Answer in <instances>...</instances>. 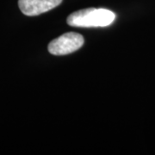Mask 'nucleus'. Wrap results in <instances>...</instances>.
<instances>
[{"instance_id": "nucleus-2", "label": "nucleus", "mask_w": 155, "mask_h": 155, "mask_svg": "<svg viewBox=\"0 0 155 155\" xmlns=\"http://www.w3.org/2000/svg\"><path fill=\"white\" fill-rule=\"evenodd\" d=\"M84 37L75 32H69L53 40L48 45V51L54 55H66L78 50L84 45Z\"/></svg>"}, {"instance_id": "nucleus-1", "label": "nucleus", "mask_w": 155, "mask_h": 155, "mask_svg": "<svg viewBox=\"0 0 155 155\" xmlns=\"http://www.w3.org/2000/svg\"><path fill=\"white\" fill-rule=\"evenodd\" d=\"M115 19V13L110 10L87 8L72 13L67 17V24L81 28L107 27L112 24Z\"/></svg>"}, {"instance_id": "nucleus-3", "label": "nucleus", "mask_w": 155, "mask_h": 155, "mask_svg": "<svg viewBox=\"0 0 155 155\" xmlns=\"http://www.w3.org/2000/svg\"><path fill=\"white\" fill-rule=\"evenodd\" d=\"M62 0H18L22 13L28 17L38 16L60 5Z\"/></svg>"}]
</instances>
